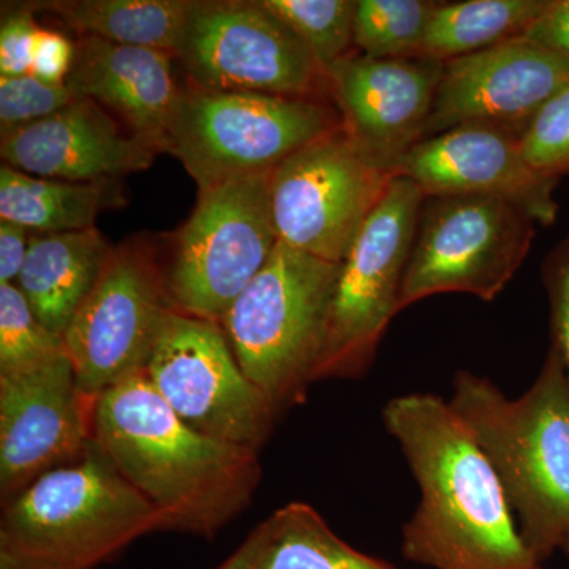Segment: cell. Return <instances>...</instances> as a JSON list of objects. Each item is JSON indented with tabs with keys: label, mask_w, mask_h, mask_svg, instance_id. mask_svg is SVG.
<instances>
[{
	"label": "cell",
	"mask_w": 569,
	"mask_h": 569,
	"mask_svg": "<svg viewBox=\"0 0 569 569\" xmlns=\"http://www.w3.org/2000/svg\"><path fill=\"white\" fill-rule=\"evenodd\" d=\"M383 421L421 492L402 530L408 560L433 569H542L492 463L447 400L396 397Z\"/></svg>",
	"instance_id": "obj_1"
},
{
	"label": "cell",
	"mask_w": 569,
	"mask_h": 569,
	"mask_svg": "<svg viewBox=\"0 0 569 569\" xmlns=\"http://www.w3.org/2000/svg\"><path fill=\"white\" fill-rule=\"evenodd\" d=\"M92 438L156 508L160 530L212 537L260 481L258 452L183 425L144 372L97 397Z\"/></svg>",
	"instance_id": "obj_2"
},
{
	"label": "cell",
	"mask_w": 569,
	"mask_h": 569,
	"mask_svg": "<svg viewBox=\"0 0 569 569\" xmlns=\"http://www.w3.org/2000/svg\"><path fill=\"white\" fill-rule=\"evenodd\" d=\"M452 387L449 407L492 463L520 537L542 563L569 539V381L559 351L549 348L518 399L467 370Z\"/></svg>",
	"instance_id": "obj_3"
},
{
	"label": "cell",
	"mask_w": 569,
	"mask_h": 569,
	"mask_svg": "<svg viewBox=\"0 0 569 569\" xmlns=\"http://www.w3.org/2000/svg\"><path fill=\"white\" fill-rule=\"evenodd\" d=\"M160 530L156 508L93 440L81 458L41 475L0 523V569H97Z\"/></svg>",
	"instance_id": "obj_4"
},
{
	"label": "cell",
	"mask_w": 569,
	"mask_h": 569,
	"mask_svg": "<svg viewBox=\"0 0 569 569\" xmlns=\"http://www.w3.org/2000/svg\"><path fill=\"white\" fill-rule=\"evenodd\" d=\"M339 272L279 241L220 323L242 372L276 407L316 380Z\"/></svg>",
	"instance_id": "obj_5"
},
{
	"label": "cell",
	"mask_w": 569,
	"mask_h": 569,
	"mask_svg": "<svg viewBox=\"0 0 569 569\" xmlns=\"http://www.w3.org/2000/svg\"><path fill=\"white\" fill-rule=\"evenodd\" d=\"M340 129L339 111L325 99L213 91L187 82L168 152L201 189L271 174L288 157Z\"/></svg>",
	"instance_id": "obj_6"
},
{
	"label": "cell",
	"mask_w": 569,
	"mask_h": 569,
	"mask_svg": "<svg viewBox=\"0 0 569 569\" xmlns=\"http://www.w3.org/2000/svg\"><path fill=\"white\" fill-rule=\"evenodd\" d=\"M269 176L228 179L198 189L164 277L179 312L222 323L239 295L274 252Z\"/></svg>",
	"instance_id": "obj_7"
},
{
	"label": "cell",
	"mask_w": 569,
	"mask_h": 569,
	"mask_svg": "<svg viewBox=\"0 0 569 569\" xmlns=\"http://www.w3.org/2000/svg\"><path fill=\"white\" fill-rule=\"evenodd\" d=\"M537 222L518 206L479 194H433L419 211L400 310L441 293L492 302L526 261Z\"/></svg>",
	"instance_id": "obj_8"
},
{
	"label": "cell",
	"mask_w": 569,
	"mask_h": 569,
	"mask_svg": "<svg viewBox=\"0 0 569 569\" xmlns=\"http://www.w3.org/2000/svg\"><path fill=\"white\" fill-rule=\"evenodd\" d=\"M425 193L395 176L383 200L340 263L316 380L366 372L392 317L400 312L403 279Z\"/></svg>",
	"instance_id": "obj_9"
},
{
	"label": "cell",
	"mask_w": 569,
	"mask_h": 569,
	"mask_svg": "<svg viewBox=\"0 0 569 569\" xmlns=\"http://www.w3.org/2000/svg\"><path fill=\"white\" fill-rule=\"evenodd\" d=\"M153 389L183 425L260 451L277 407L236 361L222 325L171 310L144 370Z\"/></svg>",
	"instance_id": "obj_10"
},
{
	"label": "cell",
	"mask_w": 569,
	"mask_h": 569,
	"mask_svg": "<svg viewBox=\"0 0 569 569\" xmlns=\"http://www.w3.org/2000/svg\"><path fill=\"white\" fill-rule=\"evenodd\" d=\"M176 61L187 82L213 91L329 97L312 51L260 0H198Z\"/></svg>",
	"instance_id": "obj_11"
},
{
	"label": "cell",
	"mask_w": 569,
	"mask_h": 569,
	"mask_svg": "<svg viewBox=\"0 0 569 569\" xmlns=\"http://www.w3.org/2000/svg\"><path fill=\"white\" fill-rule=\"evenodd\" d=\"M392 178L367 162L342 129L310 142L269 176L277 238L342 263Z\"/></svg>",
	"instance_id": "obj_12"
},
{
	"label": "cell",
	"mask_w": 569,
	"mask_h": 569,
	"mask_svg": "<svg viewBox=\"0 0 569 569\" xmlns=\"http://www.w3.org/2000/svg\"><path fill=\"white\" fill-rule=\"evenodd\" d=\"M173 309L146 247L112 249L96 287L63 335L82 395L97 399L144 372L164 318Z\"/></svg>",
	"instance_id": "obj_13"
},
{
	"label": "cell",
	"mask_w": 569,
	"mask_h": 569,
	"mask_svg": "<svg viewBox=\"0 0 569 569\" xmlns=\"http://www.w3.org/2000/svg\"><path fill=\"white\" fill-rule=\"evenodd\" d=\"M569 86V61L516 37L443 63L425 140L485 126L522 137L527 127Z\"/></svg>",
	"instance_id": "obj_14"
},
{
	"label": "cell",
	"mask_w": 569,
	"mask_h": 569,
	"mask_svg": "<svg viewBox=\"0 0 569 569\" xmlns=\"http://www.w3.org/2000/svg\"><path fill=\"white\" fill-rule=\"evenodd\" d=\"M443 63L355 51L326 70L343 133L367 162L396 176L407 153L425 140Z\"/></svg>",
	"instance_id": "obj_15"
},
{
	"label": "cell",
	"mask_w": 569,
	"mask_h": 569,
	"mask_svg": "<svg viewBox=\"0 0 569 569\" xmlns=\"http://www.w3.org/2000/svg\"><path fill=\"white\" fill-rule=\"evenodd\" d=\"M96 399L82 395L69 356L0 376V488L17 497L78 458L92 441Z\"/></svg>",
	"instance_id": "obj_16"
},
{
	"label": "cell",
	"mask_w": 569,
	"mask_h": 569,
	"mask_svg": "<svg viewBox=\"0 0 569 569\" xmlns=\"http://www.w3.org/2000/svg\"><path fill=\"white\" fill-rule=\"evenodd\" d=\"M425 197L479 194L518 206L539 224L559 216L557 179L531 168L518 134L496 127L470 126L422 140L397 168Z\"/></svg>",
	"instance_id": "obj_17"
},
{
	"label": "cell",
	"mask_w": 569,
	"mask_h": 569,
	"mask_svg": "<svg viewBox=\"0 0 569 569\" xmlns=\"http://www.w3.org/2000/svg\"><path fill=\"white\" fill-rule=\"evenodd\" d=\"M159 149L130 132L92 100L2 133L3 164L39 178L71 182L119 181L148 170Z\"/></svg>",
	"instance_id": "obj_18"
},
{
	"label": "cell",
	"mask_w": 569,
	"mask_h": 569,
	"mask_svg": "<svg viewBox=\"0 0 569 569\" xmlns=\"http://www.w3.org/2000/svg\"><path fill=\"white\" fill-rule=\"evenodd\" d=\"M173 56L78 36L66 84L78 99L92 100L160 152H168L171 123L181 99Z\"/></svg>",
	"instance_id": "obj_19"
},
{
	"label": "cell",
	"mask_w": 569,
	"mask_h": 569,
	"mask_svg": "<svg viewBox=\"0 0 569 569\" xmlns=\"http://www.w3.org/2000/svg\"><path fill=\"white\" fill-rule=\"evenodd\" d=\"M111 250L96 227L31 236L17 284L44 328L66 335L102 274Z\"/></svg>",
	"instance_id": "obj_20"
},
{
	"label": "cell",
	"mask_w": 569,
	"mask_h": 569,
	"mask_svg": "<svg viewBox=\"0 0 569 569\" xmlns=\"http://www.w3.org/2000/svg\"><path fill=\"white\" fill-rule=\"evenodd\" d=\"M119 181L71 182L0 168V220L37 234L69 233L96 227L97 217L122 204Z\"/></svg>",
	"instance_id": "obj_21"
},
{
	"label": "cell",
	"mask_w": 569,
	"mask_h": 569,
	"mask_svg": "<svg viewBox=\"0 0 569 569\" xmlns=\"http://www.w3.org/2000/svg\"><path fill=\"white\" fill-rule=\"evenodd\" d=\"M198 0H59L32 3L47 10L78 36L178 56Z\"/></svg>",
	"instance_id": "obj_22"
},
{
	"label": "cell",
	"mask_w": 569,
	"mask_h": 569,
	"mask_svg": "<svg viewBox=\"0 0 569 569\" xmlns=\"http://www.w3.org/2000/svg\"><path fill=\"white\" fill-rule=\"evenodd\" d=\"M549 0H466L438 2L418 58L447 62L497 47L537 20Z\"/></svg>",
	"instance_id": "obj_23"
},
{
	"label": "cell",
	"mask_w": 569,
	"mask_h": 569,
	"mask_svg": "<svg viewBox=\"0 0 569 569\" xmlns=\"http://www.w3.org/2000/svg\"><path fill=\"white\" fill-rule=\"evenodd\" d=\"M260 556L253 569H395L342 541L306 503H290L260 523Z\"/></svg>",
	"instance_id": "obj_24"
},
{
	"label": "cell",
	"mask_w": 569,
	"mask_h": 569,
	"mask_svg": "<svg viewBox=\"0 0 569 569\" xmlns=\"http://www.w3.org/2000/svg\"><path fill=\"white\" fill-rule=\"evenodd\" d=\"M438 2L358 0L355 51L373 59L418 58Z\"/></svg>",
	"instance_id": "obj_25"
},
{
	"label": "cell",
	"mask_w": 569,
	"mask_h": 569,
	"mask_svg": "<svg viewBox=\"0 0 569 569\" xmlns=\"http://www.w3.org/2000/svg\"><path fill=\"white\" fill-rule=\"evenodd\" d=\"M299 37L326 70L355 52V0H260Z\"/></svg>",
	"instance_id": "obj_26"
},
{
	"label": "cell",
	"mask_w": 569,
	"mask_h": 569,
	"mask_svg": "<svg viewBox=\"0 0 569 569\" xmlns=\"http://www.w3.org/2000/svg\"><path fill=\"white\" fill-rule=\"evenodd\" d=\"M63 355V337L37 320L20 288L0 284V376L28 372Z\"/></svg>",
	"instance_id": "obj_27"
},
{
	"label": "cell",
	"mask_w": 569,
	"mask_h": 569,
	"mask_svg": "<svg viewBox=\"0 0 569 569\" xmlns=\"http://www.w3.org/2000/svg\"><path fill=\"white\" fill-rule=\"evenodd\" d=\"M520 149L531 168L560 181L569 176V86L527 127Z\"/></svg>",
	"instance_id": "obj_28"
},
{
	"label": "cell",
	"mask_w": 569,
	"mask_h": 569,
	"mask_svg": "<svg viewBox=\"0 0 569 569\" xmlns=\"http://www.w3.org/2000/svg\"><path fill=\"white\" fill-rule=\"evenodd\" d=\"M78 97L67 84H48L33 74L0 78V129L2 133L50 118Z\"/></svg>",
	"instance_id": "obj_29"
},
{
	"label": "cell",
	"mask_w": 569,
	"mask_h": 569,
	"mask_svg": "<svg viewBox=\"0 0 569 569\" xmlns=\"http://www.w3.org/2000/svg\"><path fill=\"white\" fill-rule=\"evenodd\" d=\"M541 279L549 302L550 347L559 351L569 381V236L546 254Z\"/></svg>",
	"instance_id": "obj_30"
},
{
	"label": "cell",
	"mask_w": 569,
	"mask_h": 569,
	"mask_svg": "<svg viewBox=\"0 0 569 569\" xmlns=\"http://www.w3.org/2000/svg\"><path fill=\"white\" fill-rule=\"evenodd\" d=\"M39 31L31 7H21L3 17L0 28V78L31 73L33 44Z\"/></svg>",
	"instance_id": "obj_31"
},
{
	"label": "cell",
	"mask_w": 569,
	"mask_h": 569,
	"mask_svg": "<svg viewBox=\"0 0 569 569\" xmlns=\"http://www.w3.org/2000/svg\"><path fill=\"white\" fill-rule=\"evenodd\" d=\"M74 61V43L61 32L41 29L33 44L31 74L48 84H66Z\"/></svg>",
	"instance_id": "obj_32"
},
{
	"label": "cell",
	"mask_w": 569,
	"mask_h": 569,
	"mask_svg": "<svg viewBox=\"0 0 569 569\" xmlns=\"http://www.w3.org/2000/svg\"><path fill=\"white\" fill-rule=\"evenodd\" d=\"M520 37L569 61V0H549Z\"/></svg>",
	"instance_id": "obj_33"
},
{
	"label": "cell",
	"mask_w": 569,
	"mask_h": 569,
	"mask_svg": "<svg viewBox=\"0 0 569 569\" xmlns=\"http://www.w3.org/2000/svg\"><path fill=\"white\" fill-rule=\"evenodd\" d=\"M31 231L9 220H0V284L13 283L28 254Z\"/></svg>",
	"instance_id": "obj_34"
},
{
	"label": "cell",
	"mask_w": 569,
	"mask_h": 569,
	"mask_svg": "<svg viewBox=\"0 0 569 569\" xmlns=\"http://www.w3.org/2000/svg\"><path fill=\"white\" fill-rule=\"evenodd\" d=\"M261 542H263V531L258 526L249 535V538L217 569H253L258 556H260Z\"/></svg>",
	"instance_id": "obj_35"
},
{
	"label": "cell",
	"mask_w": 569,
	"mask_h": 569,
	"mask_svg": "<svg viewBox=\"0 0 569 569\" xmlns=\"http://www.w3.org/2000/svg\"><path fill=\"white\" fill-rule=\"evenodd\" d=\"M560 550H561V552H563V553H565V556H567V557H568V559H569V539H568V541H567V542H565V545H563V546H561V549H560Z\"/></svg>",
	"instance_id": "obj_36"
}]
</instances>
